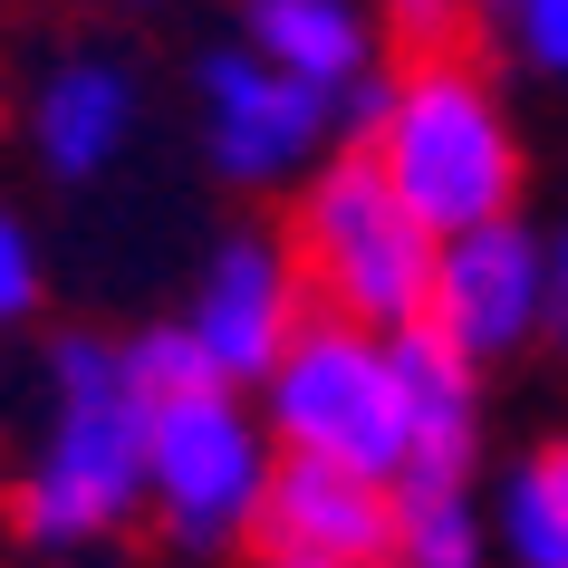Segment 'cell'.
Returning a JSON list of instances; mask_svg holds the SVG:
<instances>
[{
	"label": "cell",
	"mask_w": 568,
	"mask_h": 568,
	"mask_svg": "<svg viewBox=\"0 0 568 568\" xmlns=\"http://www.w3.org/2000/svg\"><path fill=\"white\" fill-rule=\"evenodd\" d=\"M549 318H568V241L549 251Z\"/></svg>",
	"instance_id": "cell-17"
},
{
	"label": "cell",
	"mask_w": 568,
	"mask_h": 568,
	"mask_svg": "<svg viewBox=\"0 0 568 568\" xmlns=\"http://www.w3.org/2000/svg\"><path fill=\"white\" fill-rule=\"evenodd\" d=\"M39 308V251H30V232L0 212V328H20Z\"/></svg>",
	"instance_id": "cell-15"
},
{
	"label": "cell",
	"mask_w": 568,
	"mask_h": 568,
	"mask_svg": "<svg viewBox=\"0 0 568 568\" xmlns=\"http://www.w3.org/2000/svg\"><path fill=\"white\" fill-rule=\"evenodd\" d=\"M125 125H135V88H125V68L106 59H68L49 88H39V154H49V174L59 183H88L116 164Z\"/></svg>",
	"instance_id": "cell-12"
},
{
	"label": "cell",
	"mask_w": 568,
	"mask_h": 568,
	"mask_svg": "<svg viewBox=\"0 0 568 568\" xmlns=\"http://www.w3.org/2000/svg\"><path fill=\"white\" fill-rule=\"evenodd\" d=\"M49 376H59V395H49V444L20 473L10 510H20L30 539L78 549V539L116 530L125 510L145 501V395H135L125 347H106V337H59Z\"/></svg>",
	"instance_id": "cell-2"
},
{
	"label": "cell",
	"mask_w": 568,
	"mask_h": 568,
	"mask_svg": "<svg viewBox=\"0 0 568 568\" xmlns=\"http://www.w3.org/2000/svg\"><path fill=\"white\" fill-rule=\"evenodd\" d=\"M203 116H212V164L232 183H280V174H300L308 154H318L337 97L280 78L251 49H212L203 59Z\"/></svg>",
	"instance_id": "cell-9"
},
{
	"label": "cell",
	"mask_w": 568,
	"mask_h": 568,
	"mask_svg": "<svg viewBox=\"0 0 568 568\" xmlns=\"http://www.w3.org/2000/svg\"><path fill=\"white\" fill-rule=\"evenodd\" d=\"M290 261H300L318 318H347L366 337H405L434 308V261L444 241L415 222V203L386 183V164L347 145L328 174L308 183L300 222H290Z\"/></svg>",
	"instance_id": "cell-3"
},
{
	"label": "cell",
	"mask_w": 568,
	"mask_h": 568,
	"mask_svg": "<svg viewBox=\"0 0 568 568\" xmlns=\"http://www.w3.org/2000/svg\"><path fill=\"white\" fill-rule=\"evenodd\" d=\"M395 568H481V520L463 491H434V501H395Z\"/></svg>",
	"instance_id": "cell-14"
},
{
	"label": "cell",
	"mask_w": 568,
	"mask_h": 568,
	"mask_svg": "<svg viewBox=\"0 0 568 568\" xmlns=\"http://www.w3.org/2000/svg\"><path fill=\"white\" fill-rule=\"evenodd\" d=\"M261 491H270L261 434H251V415H241V395L222 386V376L145 395V501H154V520H164L174 549L203 559V549L251 539Z\"/></svg>",
	"instance_id": "cell-5"
},
{
	"label": "cell",
	"mask_w": 568,
	"mask_h": 568,
	"mask_svg": "<svg viewBox=\"0 0 568 568\" xmlns=\"http://www.w3.org/2000/svg\"><path fill=\"white\" fill-rule=\"evenodd\" d=\"M300 328H308V280L290 261V241H270V232L222 241L212 270H203V290H193V318H183L193 357L222 386H270Z\"/></svg>",
	"instance_id": "cell-6"
},
{
	"label": "cell",
	"mask_w": 568,
	"mask_h": 568,
	"mask_svg": "<svg viewBox=\"0 0 568 568\" xmlns=\"http://www.w3.org/2000/svg\"><path fill=\"white\" fill-rule=\"evenodd\" d=\"M520 39L539 68H568V0H520Z\"/></svg>",
	"instance_id": "cell-16"
},
{
	"label": "cell",
	"mask_w": 568,
	"mask_h": 568,
	"mask_svg": "<svg viewBox=\"0 0 568 568\" xmlns=\"http://www.w3.org/2000/svg\"><path fill=\"white\" fill-rule=\"evenodd\" d=\"M395 491L366 473H337V463H300L280 453L261 491V559H308V568H395Z\"/></svg>",
	"instance_id": "cell-8"
},
{
	"label": "cell",
	"mask_w": 568,
	"mask_h": 568,
	"mask_svg": "<svg viewBox=\"0 0 568 568\" xmlns=\"http://www.w3.org/2000/svg\"><path fill=\"white\" fill-rule=\"evenodd\" d=\"M366 154L386 164V183L415 203V222L434 241H463V232H481V222H510L520 145H510L501 97H491V78H481L473 39L405 59V78L386 88V116H376Z\"/></svg>",
	"instance_id": "cell-1"
},
{
	"label": "cell",
	"mask_w": 568,
	"mask_h": 568,
	"mask_svg": "<svg viewBox=\"0 0 568 568\" xmlns=\"http://www.w3.org/2000/svg\"><path fill=\"white\" fill-rule=\"evenodd\" d=\"M395 376H405V481H395V501L463 491L473 481V434H481L473 366L453 357L434 328H405L395 337Z\"/></svg>",
	"instance_id": "cell-10"
},
{
	"label": "cell",
	"mask_w": 568,
	"mask_h": 568,
	"mask_svg": "<svg viewBox=\"0 0 568 568\" xmlns=\"http://www.w3.org/2000/svg\"><path fill=\"white\" fill-rule=\"evenodd\" d=\"M270 434L300 463H337L366 481H405V376L395 337H366L347 318H308L270 376Z\"/></svg>",
	"instance_id": "cell-4"
},
{
	"label": "cell",
	"mask_w": 568,
	"mask_h": 568,
	"mask_svg": "<svg viewBox=\"0 0 568 568\" xmlns=\"http://www.w3.org/2000/svg\"><path fill=\"white\" fill-rule=\"evenodd\" d=\"M549 318V251H539L520 222H481V232L444 241V261H434V308H424V328L444 337L463 366L481 357H510L520 337Z\"/></svg>",
	"instance_id": "cell-7"
},
{
	"label": "cell",
	"mask_w": 568,
	"mask_h": 568,
	"mask_svg": "<svg viewBox=\"0 0 568 568\" xmlns=\"http://www.w3.org/2000/svg\"><path fill=\"white\" fill-rule=\"evenodd\" d=\"M241 30H251V59L318 97L366 88V20L347 0H241Z\"/></svg>",
	"instance_id": "cell-11"
},
{
	"label": "cell",
	"mask_w": 568,
	"mask_h": 568,
	"mask_svg": "<svg viewBox=\"0 0 568 568\" xmlns=\"http://www.w3.org/2000/svg\"><path fill=\"white\" fill-rule=\"evenodd\" d=\"M481 10H520V0H481Z\"/></svg>",
	"instance_id": "cell-19"
},
{
	"label": "cell",
	"mask_w": 568,
	"mask_h": 568,
	"mask_svg": "<svg viewBox=\"0 0 568 568\" xmlns=\"http://www.w3.org/2000/svg\"><path fill=\"white\" fill-rule=\"evenodd\" d=\"M261 568H308V559H261Z\"/></svg>",
	"instance_id": "cell-18"
},
{
	"label": "cell",
	"mask_w": 568,
	"mask_h": 568,
	"mask_svg": "<svg viewBox=\"0 0 568 568\" xmlns=\"http://www.w3.org/2000/svg\"><path fill=\"white\" fill-rule=\"evenodd\" d=\"M501 530H510V559L520 568H568V444H539L510 473Z\"/></svg>",
	"instance_id": "cell-13"
}]
</instances>
